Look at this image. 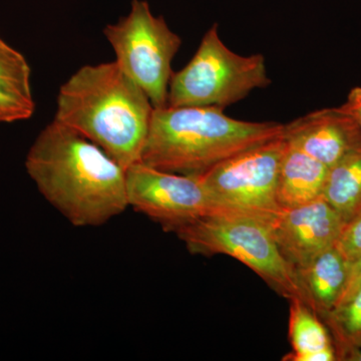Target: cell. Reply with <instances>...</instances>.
Instances as JSON below:
<instances>
[{
	"instance_id": "cell-21",
	"label": "cell",
	"mask_w": 361,
	"mask_h": 361,
	"mask_svg": "<svg viewBox=\"0 0 361 361\" xmlns=\"http://www.w3.org/2000/svg\"><path fill=\"white\" fill-rule=\"evenodd\" d=\"M353 361H361V349L356 353L355 358H353Z\"/></svg>"
},
{
	"instance_id": "cell-9",
	"label": "cell",
	"mask_w": 361,
	"mask_h": 361,
	"mask_svg": "<svg viewBox=\"0 0 361 361\" xmlns=\"http://www.w3.org/2000/svg\"><path fill=\"white\" fill-rule=\"evenodd\" d=\"M268 226L280 253L297 270L336 245L345 223L322 197L280 211Z\"/></svg>"
},
{
	"instance_id": "cell-19",
	"label": "cell",
	"mask_w": 361,
	"mask_h": 361,
	"mask_svg": "<svg viewBox=\"0 0 361 361\" xmlns=\"http://www.w3.org/2000/svg\"><path fill=\"white\" fill-rule=\"evenodd\" d=\"M361 289V255L350 263V269L345 288L336 308L348 301L353 295H355Z\"/></svg>"
},
{
	"instance_id": "cell-13",
	"label": "cell",
	"mask_w": 361,
	"mask_h": 361,
	"mask_svg": "<svg viewBox=\"0 0 361 361\" xmlns=\"http://www.w3.org/2000/svg\"><path fill=\"white\" fill-rule=\"evenodd\" d=\"M323 198L348 224L361 211V147L329 169Z\"/></svg>"
},
{
	"instance_id": "cell-3",
	"label": "cell",
	"mask_w": 361,
	"mask_h": 361,
	"mask_svg": "<svg viewBox=\"0 0 361 361\" xmlns=\"http://www.w3.org/2000/svg\"><path fill=\"white\" fill-rule=\"evenodd\" d=\"M283 134V123L236 120L217 106L154 109L140 161L164 172L198 176Z\"/></svg>"
},
{
	"instance_id": "cell-11",
	"label": "cell",
	"mask_w": 361,
	"mask_h": 361,
	"mask_svg": "<svg viewBox=\"0 0 361 361\" xmlns=\"http://www.w3.org/2000/svg\"><path fill=\"white\" fill-rule=\"evenodd\" d=\"M349 269L350 262L334 245L319 254L310 264L296 270L311 310L322 322L341 300Z\"/></svg>"
},
{
	"instance_id": "cell-14",
	"label": "cell",
	"mask_w": 361,
	"mask_h": 361,
	"mask_svg": "<svg viewBox=\"0 0 361 361\" xmlns=\"http://www.w3.org/2000/svg\"><path fill=\"white\" fill-rule=\"evenodd\" d=\"M288 336L292 351L284 356L285 361H306L312 353L334 348L326 325L299 299L290 300Z\"/></svg>"
},
{
	"instance_id": "cell-15",
	"label": "cell",
	"mask_w": 361,
	"mask_h": 361,
	"mask_svg": "<svg viewBox=\"0 0 361 361\" xmlns=\"http://www.w3.org/2000/svg\"><path fill=\"white\" fill-rule=\"evenodd\" d=\"M337 360L353 361L361 349V289L326 316Z\"/></svg>"
},
{
	"instance_id": "cell-4",
	"label": "cell",
	"mask_w": 361,
	"mask_h": 361,
	"mask_svg": "<svg viewBox=\"0 0 361 361\" xmlns=\"http://www.w3.org/2000/svg\"><path fill=\"white\" fill-rule=\"evenodd\" d=\"M174 233L190 253L231 256L279 295L289 301L299 299L310 306L296 270L280 253L267 223L239 214H213L180 226Z\"/></svg>"
},
{
	"instance_id": "cell-8",
	"label": "cell",
	"mask_w": 361,
	"mask_h": 361,
	"mask_svg": "<svg viewBox=\"0 0 361 361\" xmlns=\"http://www.w3.org/2000/svg\"><path fill=\"white\" fill-rule=\"evenodd\" d=\"M128 205L174 233L180 226L218 214L196 176L164 172L142 161L126 169Z\"/></svg>"
},
{
	"instance_id": "cell-2",
	"label": "cell",
	"mask_w": 361,
	"mask_h": 361,
	"mask_svg": "<svg viewBox=\"0 0 361 361\" xmlns=\"http://www.w3.org/2000/svg\"><path fill=\"white\" fill-rule=\"evenodd\" d=\"M154 106L115 61L78 68L59 87L54 121L128 169L141 160Z\"/></svg>"
},
{
	"instance_id": "cell-7",
	"label": "cell",
	"mask_w": 361,
	"mask_h": 361,
	"mask_svg": "<svg viewBox=\"0 0 361 361\" xmlns=\"http://www.w3.org/2000/svg\"><path fill=\"white\" fill-rule=\"evenodd\" d=\"M286 146L281 135L196 176L218 214L250 216L269 224L281 211L276 198L277 180Z\"/></svg>"
},
{
	"instance_id": "cell-18",
	"label": "cell",
	"mask_w": 361,
	"mask_h": 361,
	"mask_svg": "<svg viewBox=\"0 0 361 361\" xmlns=\"http://www.w3.org/2000/svg\"><path fill=\"white\" fill-rule=\"evenodd\" d=\"M337 248L349 262H353L361 255V211L353 220L344 226Z\"/></svg>"
},
{
	"instance_id": "cell-1",
	"label": "cell",
	"mask_w": 361,
	"mask_h": 361,
	"mask_svg": "<svg viewBox=\"0 0 361 361\" xmlns=\"http://www.w3.org/2000/svg\"><path fill=\"white\" fill-rule=\"evenodd\" d=\"M25 169L45 200L75 227L103 226L129 207L126 169L56 121L33 142Z\"/></svg>"
},
{
	"instance_id": "cell-17",
	"label": "cell",
	"mask_w": 361,
	"mask_h": 361,
	"mask_svg": "<svg viewBox=\"0 0 361 361\" xmlns=\"http://www.w3.org/2000/svg\"><path fill=\"white\" fill-rule=\"evenodd\" d=\"M35 104L0 89V123H16L28 120L35 114Z\"/></svg>"
},
{
	"instance_id": "cell-6",
	"label": "cell",
	"mask_w": 361,
	"mask_h": 361,
	"mask_svg": "<svg viewBox=\"0 0 361 361\" xmlns=\"http://www.w3.org/2000/svg\"><path fill=\"white\" fill-rule=\"evenodd\" d=\"M116 63L149 97L154 109L167 106L172 61L182 39L148 2L133 0L128 16L104 28Z\"/></svg>"
},
{
	"instance_id": "cell-12",
	"label": "cell",
	"mask_w": 361,
	"mask_h": 361,
	"mask_svg": "<svg viewBox=\"0 0 361 361\" xmlns=\"http://www.w3.org/2000/svg\"><path fill=\"white\" fill-rule=\"evenodd\" d=\"M327 172L326 166L287 142L278 174L279 208H296L322 198Z\"/></svg>"
},
{
	"instance_id": "cell-5",
	"label": "cell",
	"mask_w": 361,
	"mask_h": 361,
	"mask_svg": "<svg viewBox=\"0 0 361 361\" xmlns=\"http://www.w3.org/2000/svg\"><path fill=\"white\" fill-rule=\"evenodd\" d=\"M271 84L262 54L240 56L221 39L218 25L204 35L191 61L173 73L167 106L225 109Z\"/></svg>"
},
{
	"instance_id": "cell-16",
	"label": "cell",
	"mask_w": 361,
	"mask_h": 361,
	"mask_svg": "<svg viewBox=\"0 0 361 361\" xmlns=\"http://www.w3.org/2000/svg\"><path fill=\"white\" fill-rule=\"evenodd\" d=\"M0 89L32 99V68L23 54L0 37Z\"/></svg>"
},
{
	"instance_id": "cell-10",
	"label": "cell",
	"mask_w": 361,
	"mask_h": 361,
	"mask_svg": "<svg viewBox=\"0 0 361 361\" xmlns=\"http://www.w3.org/2000/svg\"><path fill=\"white\" fill-rule=\"evenodd\" d=\"M291 146L327 168L361 147V128L342 106L322 109L284 125Z\"/></svg>"
},
{
	"instance_id": "cell-20",
	"label": "cell",
	"mask_w": 361,
	"mask_h": 361,
	"mask_svg": "<svg viewBox=\"0 0 361 361\" xmlns=\"http://www.w3.org/2000/svg\"><path fill=\"white\" fill-rule=\"evenodd\" d=\"M341 106L355 118L361 128V87H356L351 90L348 99Z\"/></svg>"
}]
</instances>
